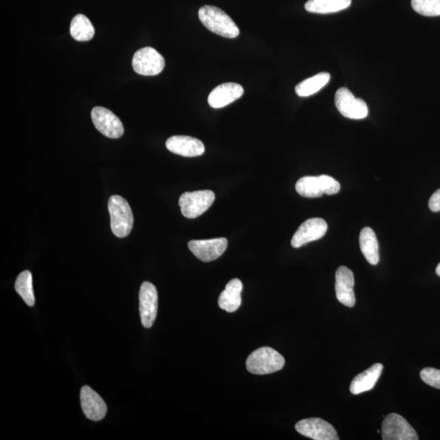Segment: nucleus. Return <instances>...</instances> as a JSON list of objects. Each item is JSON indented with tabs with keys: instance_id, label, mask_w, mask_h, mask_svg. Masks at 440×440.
Returning <instances> with one entry per match:
<instances>
[{
	"instance_id": "nucleus-1",
	"label": "nucleus",
	"mask_w": 440,
	"mask_h": 440,
	"mask_svg": "<svg viewBox=\"0 0 440 440\" xmlns=\"http://www.w3.org/2000/svg\"><path fill=\"white\" fill-rule=\"evenodd\" d=\"M201 23L210 32L219 36L234 38L239 36L240 29L231 17L220 8L211 5L201 7L198 11Z\"/></svg>"
},
{
	"instance_id": "nucleus-2",
	"label": "nucleus",
	"mask_w": 440,
	"mask_h": 440,
	"mask_svg": "<svg viewBox=\"0 0 440 440\" xmlns=\"http://www.w3.org/2000/svg\"><path fill=\"white\" fill-rule=\"evenodd\" d=\"M108 207L110 215L111 230L113 234L123 239L130 234L132 230L134 217L128 202L123 197H110Z\"/></svg>"
},
{
	"instance_id": "nucleus-3",
	"label": "nucleus",
	"mask_w": 440,
	"mask_h": 440,
	"mask_svg": "<svg viewBox=\"0 0 440 440\" xmlns=\"http://www.w3.org/2000/svg\"><path fill=\"white\" fill-rule=\"evenodd\" d=\"M286 363L284 358L274 349L264 347L253 352L247 360L249 373L258 375L269 374L282 369Z\"/></svg>"
},
{
	"instance_id": "nucleus-4",
	"label": "nucleus",
	"mask_w": 440,
	"mask_h": 440,
	"mask_svg": "<svg viewBox=\"0 0 440 440\" xmlns=\"http://www.w3.org/2000/svg\"><path fill=\"white\" fill-rule=\"evenodd\" d=\"M215 198V193L210 191L184 193L179 200L181 212L188 219L199 217L213 204Z\"/></svg>"
},
{
	"instance_id": "nucleus-5",
	"label": "nucleus",
	"mask_w": 440,
	"mask_h": 440,
	"mask_svg": "<svg viewBox=\"0 0 440 440\" xmlns=\"http://www.w3.org/2000/svg\"><path fill=\"white\" fill-rule=\"evenodd\" d=\"M165 66V60L153 47H147L134 54L132 67L140 75L154 76L160 73Z\"/></svg>"
},
{
	"instance_id": "nucleus-6",
	"label": "nucleus",
	"mask_w": 440,
	"mask_h": 440,
	"mask_svg": "<svg viewBox=\"0 0 440 440\" xmlns=\"http://www.w3.org/2000/svg\"><path fill=\"white\" fill-rule=\"evenodd\" d=\"M335 106L340 114L350 119H364L368 116L366 103L356 98L347 88H339L335 94Z\"/></svg>"
},
{
	"instance_id": "nucleus-7",
	"label": "nucleus",
	"mask_w": 440,
	"mask_h": 440,
	"mask_svg": "<svg viewBox=\"0 0 440 440\" xmlns=\"http://www.w3.org/2000/svg\"><path fill=\"white\" fill-rule=\"evenodd\" d=\"M383 440H417L415 430L406 419L397 413H391L384 418L382 426Z\"/></svg>"
},
{
	"instance_id": "nucleus-8",
	"label": "nucleus",
	"mask_w": 440,
	"mask_h": 440,
	"mask_svg": "<svg viewBox=\"0 0 440 440\" xmlns=\"http://www.w3.org/2000/svg\"><path fill=\"white\" fill-rule=\"evenodd\" d=\"M94 126L106 137L118 139L123 135V123L113 112L103 107H95L92 110Z\"/></svg>"
},
{
	"instance_id": "nucleus-9",
	"label": "nucleus",
	"mask_w": 440,
	"mask_h": 440,
	"mask_svg": "<svg viewBox=\"0 0 440 440\" xmlns=\"http://www.w3.org/2000/svg\"><path fill=\"white\" fill-rule=\"evenodd\" d=\"M295 429L305 437L315 440H338L334 427L321 418L313 417L297 422Z\"/></svg>"
},
{
	"instance_id": "nucleus-10",
	"label": "nucleus",
	"mask_w": 440,
	"mask_h": 440,
	"mask_svg": "<svg viewBox=\"0 0 440 440\" xmlns=\"http://www.w3.org/2000/svg\"><path fill=\"white\" fill-rule=\"evenodd\" d=\"M140 314L142 325L152 327L158 314V296L156 287L152 283L145 282L140 290Z\"/></svg>"
},
{
	"instance_id": "nucleus-11",
	"label": "nucleus",
	"mask_w": 440,
	"mask_h": 440,
	"mask_svg": "<svg viewBox=\"0 0 440 440\" xmlns=\"http://www.w3.org/2000/svg\"><path fill=\"white\" fill-rule=\"evenodd\" d=\"M327 230V223L323 219L313 218L306 220L293 235L291 240L292 247L300 248L304 245L321 239L326 235Z\"/></svg>"
},
{
	"instance_id": "nucleus-12",
	"label": "nucleus",
	"mask_w": 440,
	"mask_h": 440,
	"mask_svg": "<svg viewBox=\"0 0 440 440\" xmlns=\"http://www.w3.org/2000/svg\"><path fill=\"white\" fill-rule=\"evenodd\" d=\"M188 248L197 258L204 262L217 260L225 252L228 247L226 239L193 240L189 241Z\"/></svg>"
},
{
	"instance_id": "nucleus-13",
	"label": "nucleus",
	"mask_w": 440,
	"mask_h": 440,
	"mask_svg": "<svg viewBox=\"0 0 440 440\" xmlns=\"http://www.w3.org/2000/svg\"><path fill=\"white\" fill-rule=\"evenodd\" d=\"M335 278V291L337 300L347 307L353 308L356 304V297L353 291L355 279H354L352 271L347 267H340L336 271Z\"/></svg>"
},
{
	"instance_id": "nucleus-14",
	"label": "nucleus",
	"mask_w": 440,
	"mask_h": 440,
	"mask_svg": "<svg viewBox=\"0 0 440 440\" xmlns=\"http://www.w3.org/2000/svg\"><path fill=\"white\" fill-rule=\"evenodd\" d=\"M166 146L171 153L187 158L201 156L205 152V146L201 140L187 136H171L167 140Z\"/></svg>"
},
{
	"instance_id": "nucleus-15",
	"label": "nucleus",
	"mask_w": 440,
	"mask_h": 440,
	"mask_svg": "<svg viewBox=\"0 0 440 440\" xmlns=\"http://www.w3.org/2000/svg\"><path fill=\"white\" fill-rule=\"evenodd\" d=\"M80 400L82 408L88 419L97 421L102 420L106 415L107 406L105 401L88 386L82 388Z\"/></svg>"
},
{
	"instance_id": "nucleus-16",
	"label": "nucleus",
	"mask_w": 440,
	"mask_h": 440,
	"mask_svg": "<svg viewBox=\"0 0 440 440\" xmlns=\"http://www.w3.org/2000/svg\"><path fill=\"white\" fill-rule=\"evenodd\" d=\"M244 89L239 84L226 83L218 86L208 97V103L214 109H220L230 105L243 97Z\"/></svg>"
},
{
	"instance_id": "nucleus-17",
	"label": "nucleus",
	"mask_w": 440,
	"mask_h": 440,
	"mask_svg": "<svg viewBox=\"0 0 440 440\" xmlns=\"http://www.w3.org/2000/svg\"><path fill=\"white\" fill-rule=\"evenodd\" d=\"M383 370L382 364H374L353 379L350 391L353 395H359L373 389L380 378Z\"/></svg>"
},
{
	"instance_id": "nucleus-18",
	"label": "nucleus",
	"mask_w": 440,
	"mask_h": 440,
	"mask_svg": "<svg viewBox=\"0 0 440 440\" xmlns=\"http://www.w3.org/2000/svg\"><path fill=\"white\" fill-rule=\"evenodd\" d=\"M243 286L239 279H232L226 284L225 290L219 295V308L228 313H234L241 304V293Z\"/></svg>"
},
{
	"instance_id": "nucleus-19",
	"label": "nucleus",
	"mask_w": 440,
	"mask_h": 440,
	"mask_svg": "<svg viewBox=\"0 0 440 440\" xmlns=\"http://www.w3.org/2000/svg\"><path fill=\"white\" fill-rule=\"evenodd\" d=\"M360 247L362 254L371 265L379 262V248L376 234L372 228H365L360 234Z\"/></svg>"
},
{
	"instance_id": "nucleus-20",
	"label": "nucleus",
	"mask_w": 440,
	"mask_h": 440,
	"mask_svg": "<svg viewBox=\"0 0 440 440\" xmlns=\"http://www.w3.org/2000/svg\"><path fill=\"white\" fill-rule=\"evenodd\" d=\"M351 4L352 0H308L305 10L313 14H334L346 10Z\"/></svg>"
},
{
	"instance_id": "nucleus-21",
	"label": "nucleus",
	"mask_w": 440,
	"mask_h": 440,
	"mask_svg": "<svg viewBox=\"0 0 440 440\" xmlns=\"http://www.w3.org/2000/svg\"><path fill=\"white\" fill-rule=\"evenodd\" d=\"M329 73H320L309 79L302 81L295 87V93L300 97H308L321 90L329 84L330 80Z\"/></svg>"
},
{
	"instance_id": "nucleus-22",
	"label": "nucleus",
	"mask_w": 440,
	"mask_h": 440,
	"mask_svg": "<svg viewBox=\"0 0 440 440\" xmlns=\"http://www.w3.org/2000/svg\"><path fill=\"white\" fill-rule=\"evenodd\" d=\"M71 34L77 41L87 42L93 38L95 29L87 16L79 14L73 17L71 21Z\"/></svg>"
},
{
	"instance_id": "nucleus-23",
	"label": "nucleus",
	"mask_w": 440,
	"mask_h": 440,
	"mask_svg": "<svg viewBox=\"0 0 440 440\" xmlns=\"http://www.w3.org/2000/svg\"><path fill=\"white\" fill-rule=\"evenodd\" d=\"M32 280V273L29 271H24L17 277L15 283L16 291L29 307H33L36 303Z\"/></svg>"
},
{
	"instance_id": "nucleus-24",
	"label": "nucleus",
	"mask_w": 440,
	"mask_h": 440,
	"mask_svg": "<svg viewBox=\"0 0 440 440\" xmlns=\"http://www.w3.org/2000/svg\"><path fill=\"white\" fill-rule=\"evenodd\" d=\"M295 188L297 193L304 197H320L323 194L319 176L303 177L297 181Z\"/></svg>"
},
{
	"instance_id": "nucleus-25",
	"label": "nucleus",
	"mask_w": 440,
	"mask_h": 440,
	"mask_svg": "<svg viewBox=\"0 0 440 440\" xmlns=\"http://www.w3.org/2000/svg\"><path fill=\"white\" fill-rule=\"evenodd\" d=\"M412 7L421 15L440 16V0H412Z\"/></svg>"
},
{
	"instance_id": "nucleus-26",
	"label": "nucleus",
	"mask_w": 440,
	"mask_h": 440,
	"mask_svg": "<svg viewBox=\"0 0 440 440\" xmlns=\"http://www.w3.org/2000/svg\"><path fill=\"white\" fill-rule=\"evenodd\" d=\"M420 377L427 385L440 390V370L434 368H425L421 371Z\"/></svg>"
},
{
	"instance_id": "nucleus-27",
	"label": "nucleus",
	"mask_w": 440,
	"mask_h": 440,
	"mask_svg": "<svg viewBox=\"0 0 440 440\" xmlns=\"http://www.w3.org/2000/svg\"><path fill=\"white\" fill-rule=\"evenodd\" d=\"M322 191L327 195H334L340 191V184L333 177L322 175L319 176Z\"/></svg>"
},
{
	"instance_id": "nucleus-28",
	"label": "nucleus",
	"mask_w": 440,
	"mask_h": 440,
	"mask_svg": "<svg viewBox=\"0 0 440 440\" xmlns=\"http://www.w3.org/2000/svg\"><path fill=\"white\" fill-rule=\"evenodd\" d=\"M429 208L433 212L440 211V188L430 198Z\"/></svg>"
},
{
	"instance_id": "nucleus-29",
	"label": "nucleus",
	"mask_w": 440,
	"mask_h": 440,
	"mask_svg": "<svg viewBox=\"0 0 440 440\" xmlns=\"http://www.w3.org/2000/svg\"><path fill=\"white\" fill-rule=\"evenodd\" d=\"M435 271H437V274L439 276V277H440V262L437 266V270H435Z\"/></svg>"
}]
</instances>
